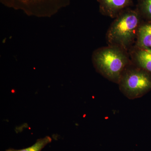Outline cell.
<instances>
[{"instance_id":"cell-1","label":"cell","mask_w":151,"mask_h":151,"mask_svg":"<svg viewBox=\"0 0 151 151\" xmlns=\"http://www.w3.org/2000/svg\"><path fill=\"white\" fill-rule=\"evenodd\" d=\"M141 16L137 9L128 8L113 21L106 35L108 45L128 51L136 41Z\"/></svg>"},{"instance_id":"cell-2","label":"cell","mask_w":151,"mask_h":151,"mask_svg":"<svg viewBox=\"0 0 151 151\" xmlns=\"http://www.w3.org/2000/svg\"><path fill=\"white\" fill-rule=\"evenodd\" d=\"M92 60L97 72L117 84H119L124 70L132 63L127 52L110 45L94 51Z\"/></svg>"},{"instance_id":"cell-3","label":"cell","mask_w":151,"mask_h":151,"mask_svg":"<svg viewBox=\"0 0 151 151\" xmlns=\"http://www.w3.org/2000/svg\"><path fill=\"white\" fill-rule=\"evenodd\" d=\"M118 84L120 91L128 99L141 98L151 90V74L132 62L124 70Z\"/></svg>"},{"instance_id":"cell-4","label":"cell","mask_w":151,"mask_h":151,"mask_svg":"<svg viewBox=\"0 0 151 151\" xmlns=\"http://www.w3.org/2000/svg\"><path fill=\"white\" fill-rule=\"evenodd\" d=\"M6 6L23 11L29 16L51 17L70 4V0H0Z\"/></svg>"},{"instance_id":"cell-5","label":"cell","mask_w":151,"mask_h":151,"mask_svg":"<svg viewBox=\"0 0 151 151\" xmlns=\"http://www.w3.org/2000/svg\"><path fill=\"white\" fill-rule=\"evenodd\" d=\"M102 14L112 18L116 17L133 5L132 0H97Z\"/></svg>"},{"instance_id":"cell-6","label":"cell","mask_w":151,"mask_h":151,"mask_svg":"<svg viewBox=\"0 0 151 151\" xmlns=\"http://www.w3.org/2000/svg\"><path fill=\"white\" fill-rule=\"evenodd\" d=\"M131 56L134 65L151 74V49L135 46L131 51Z\"/></svg>"},{"instance_id":"cell-7","label":"cell","mask_w":151,"mask_h":151,"mask_svg":"<svg viewBox=\"0 0 151 151\" xmlns=\"http://www.w3.org/2000/svg\"><path fill=\"white\" fill-rule=\"evenodd\" d=\"M135 46L151 49V23L143 24L140 25Z\"/></svg>"},{"instance_id":"cell-8","label":"cell","mask_w":151,"mask_h":151,"mask_svg":"<svg viewBox=\"0 0 151 151\" xmlns=\"http://www.w3.org/2000/svg\"><path fill=\"white\" fill-rule=\"evenodd\" d=\"M52 140L50 137L46 136L45 137L38 139L35 144L29 147L20 150L9 148L6 150V151H41L47 145L51 143Z\"/></svg>"},{"instance_id":"cell-9","label":"cell","mask_w":151,"mask_h":151,"mask_svg":"<svg viewBox=\"0 0 151 151\" xmlns=\"http://www.w3.org/2000/svg\"><path fill=\"white\" fill-rule=\"evenodd\" d=\"M137 9L141 16L151 20V0H139Z\"/></svg>"}]
</instances>
